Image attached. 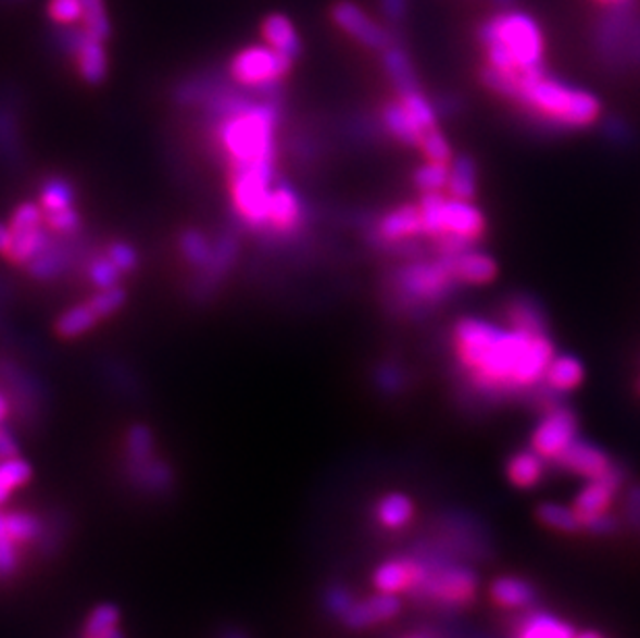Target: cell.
Segmentation results:
<instances>
[{"mask_svg":"<svg viewBox=\"0 0 640 638\" xmlns=\"http://www.w3.org/2000/svg\"><path fill=\"white\" fill-rule=\"evenodd\" d=\"M452 347L468 381L491 397H506L543 384L553 359L548 334L463 317L452 330Z\"/></svg>","mask_w":640,"mask_h":638,"instance_id":"1","label":"cell"},{"mask_svg":"<svg viewBox=\"0 0 640 638\" xmlns=\"http://www.w3.org/2000/svg\"><path fill=\"white\" fill-rule=\"evenodd\" d=\"M205 104L218 116L216 141L228 171L262 164L276 166L280 111L274 100H249L214 89Z\"/></svg>","mask_w":640,"mask_h":638,"instance_id":"2","label":"cell"},{"mask_svg":"<svg viewBox=\"0 0 640 638\" xmlns=\"http://www.w3.org/2000/svg\"><path fill=\"white\" fill-rule=\"evenodd\" d=\"M481 79L487 88L512 100L530 118L553 129H585L601 114V104L591 91L557 82L545 68L527 75H502L486 66Z\"/></svg>","mask_w":640,"mask_h":638,"instance_id":"3","label":"cell"},{"mask_svg":"<svg viewBox=\"0 0 640 638\" xmlns=\"http://www.w3.org/2000/svg\"><path fill=\"white\" fill-rule=\"evenodd\" d=\"M486 46L487 68L502 75H527L543 71L545 40L539 23L520 11H502L479 27Z\"/></svg>","mask_w":640,"mask_h":638,"instance_id":"4","label":"cell"},{"mask_svg":"<svg viewBox=\"0 0 640 638\" xmlns=\"http://www.w3.org/2000/svg\"><path fill=\"white\" fill-rule=\"evenodd\" d=\"M419 210L425 237L438 241L446 255L473 247L486 233V216L470 199L423 193Z\"/></svg>","mask_w":640,"mask_h":638,"instance_id":"5","label":"cell"},{"mask_svg":"<svg viewBox=\"0 0 640 638\" xmlns=\"http://www.w3.org/2000/svg\"><path fill=\"white\" fill-rule=\"evenodd\" d=\"M456 285L461 283L452 270L450 255L446 253L431 262H415L400 267L392 280L394 297L406 309L442 303Z\"/></svg>","mask_w":640,"mask_h":638,"instance_id":"6","label":"cell"},{"mask_svg":"<svg viewBox=\"0 0 640 638\" xmlns=\"http://www.w3.org/2000/svg\"><path fill=\"white\" fill-rule=\"evenodd\" d=\"M276 185V166H247L228 171L230 201L237 218L260 233L267 224V203Z\"/></svg>","mask_w":640,"mask_h":638,"instance_id":"7","label":"cell"},{"mask_svg":"<svg viewBox=\"0 0 640 638\" xmlns=\"http://www.w3.org/2000/svg\"><path fill=\"white\" fill-rule=\"evenodd\" d=\"M292 65V59L262 42L241 48L228 63V75L239 88L267 93L285 82Z\"/></svg>","mask_w":640,"mask_h":638,"instance_id":"8","label":"cell"},{"mask_svg":"<svg viewBox=\"0 0 640 638\" xmlns=\"http://www.w3.org/2000/svg\"><path fill=\"white\" fill-rule=\"evenodd\" d=\"M7 224L11 230V247L4 260L11 264L25 267L52 241V233L46 226L45 212L36 201H22L13 210Z\"/></svg>","mask_w":640,"mask_h":638,"instance_id":"9","label":"cell"},{"mask_svg":"<svg viewBox=\"0 0 640 638\" xmlns=\"http://www.w3.org/2000/svg\"><path fill=\"white\" fill-rule=\"evenodd\" d=\"M331 22L342 29L347 36H351L354 42L365 48H372L377 52H384L386 48L394 46V36L388 27L379 25L367 15L353 0H340L331 7Z\"/></svg>","mask_w":640,"mask_h":638,"instance_id":"10","label":"cell"},{"mask_svg":"<svg viewBox=\"0 0 640 638\" xmlns=\"http://www.w3.org/2000/svg\"><path fill=\"white\" fill-rule=\"evenodd\" d=\"M578 423L575 413L568 409H553L532 431L530 450L537 452L541 459L557 461L578 438Z\"/></svg>","mask_w":640,"mask_h":638,"instance_id":"11","label":"cell"},{"mask_svg":"<svg viewBox=\"0 0 640 638\" xmlns=\"http://www.w3.org/2000/svg\"><path fill=\"white\" fill-rule=\"evenodd\" d=\"M303 224L305 203L299 191L287 180H276L267 203L265 233H272L276 237H292L301 230Z\"/></svg>","mask_w":640,"mask_h":638,"instance_id":"12","label":"cell"},{"mask_svg":"<svg viewBox=\"0 0 640 638\" xmlns=\"http://www.w3.org/2000/svg\"><path fill=\"white\" fill-rule=\"evenodd\" d=\"M421 591L446 605H464L477 591V578L466 568H446L425 576Z\"/></svg>","mask_w":640,"mask_h":638,"instance_id":"13","label":"cell"},{"mask_svg":"<svg viewBox=\"0 0 640 638\" xmlns=\"http://www.w3.org/2000/svg\"><path fill=\"white\" fill-rule=\"evenodd\" d=\"M374 237L379 245H388V247H400L425 237L419 205L404 203L381 214L377 221Z\"/></svg>","mask_w":640,"mask_h":638,"instance_id":"14","label":"cell"},{"mask_svg":"<svg viewBox=\"0 0 640 638\" xmlns=\"http://www.w3.org/2000/svg\"><path fill=\"white\" fill-rule=\"evenodd\" d=\"M619 481H622V477H619L618 473L610 471L607 475H603L599 479H591L589 485L576 496L573 510H575V514L578 516L582 527L591 525L599 516L607 514V508L614 500V493L618 489Z\"/></svg>","mask_w":640,"mask_h":638,"instance_id":"15","label":"cell"},{"mask_svg":"<svg viewBox=\"0 0 640 638\" xmlns=\"http://www.w3.org/2000/svg\"><path fill=\"white\" fill-rule=\"evenodd\" d=\"M427 568L413 558H397L381 564L374 573V585L379 593L398 595L421 589Z\"/></svg>","mask_w":640,"mask_h":638,"instance_id":"16","label":"cell"},{"mask_svg":"<svg viewBox=\"0 0 640 638\" xmlns=\"http://www.w3.org/2000/svg\"><path fill=\"white\" fill-rule=\"evenodd\" d=\"M398 612H400V601H398L397 595L377 593L369 599L351 603L347 608V612L342 614V622L351 630H365V628H372L381 622L392 620Z\"/></svg>","mask_w":640,"mask_h":638,"instance_id":"17","label":"cell"},{"mask_svg":"<svg viewBox=\"0 0 640 638\" xmlns=\"http://www.w3.org/2000/svg\"><path fill=\"white\" fill-rule=\"evenodd\" d=\"M239 258V241L233 235H222L214 245V255L210 264L198 272V297H210L214 287L226 280L233 265Z\"/></svg>","mask_w":640,"mask_h":638,"instance_id":"18","label":"cell"},{"mask_svg":"<svg viewBox=\"0 0 640 638\" xmlns=\"http://www.w3.org/2000/svg\"><path fill=\"white\" fill-rule=\"evenodd\" d=\"M75 65L79 71V77L89 84V86H100L109 77L111 63H109V52H106V42L91 38L86 32H81V38L75 46L73 54Z\"/></svg>","mask_w":640,"mask_h":638,"instance_id":"19","label":"cell"},{"mask_svg":"<svg viewBox=\"0 0 640 638\" xmlns=\"http://www.w3.org/2000/svg\"><path fill=\"white\" fill-rule=\"evenodd\" d=\"M557 463L562 464L566 471L575 473L578 477L585 479H599L603 475H607L610 471H614L610 456L595 448L593 443L587 441L576 440L560 459Z\"/></svg>","mask_w":640,"mask_h":638,"instance_id":"20","label":"cell"},{"mask_svg":"<svg viewBox=\"0 0 640 638\" xmlns=\"http://www.w3.org/2000/svg\"><path fill=\"white\" fill-rule=\"evenodd\" d=\"M262 38L267 46H272L274 50L283 52L288 59H292L297 63V59L303 52V42L301 36L294 27L292 20L285 15V13H269L265 15L264 22L260 25Z\"/></svg>","mask_w":640,"mask_h":638,"instance_id":"21","label":"cell"},{"mask_svg":"<svg viewBox=\"0 0 640 638\" xmlns=\"http://www.w3.org/2000/svg\"><path fill=\"white\" fill-rule=\"evenodd\" d=\"M450 264L461 285H487L493 280L498 267L495 262L479 249L466 247L459 253L450 255Z\"/></svg>","mask_w":640,"mask_h":638,"instance_id":"22","label":"cell"},{"mask_svg":"<svg viewBox=\"0 0 640 638\" xmlns=\"http://www.w3.org/2000/svg\"><path fill=\"white\" fill-rule=\"evenodd\" d=\"M585 379V367L582 363L573 356V354H553L545 375H543V386H548L552 392L564 395L573 392Z\"/></svg>","mask_w":640,"mask_h":638,"instance_id":"23","label":"cell"},{"mask_svg":"<svg viewBox=\"0 0 640 638\" xmlns=\"http://www.w3.org/2000/svg\"><path fill=\"white\" fill-rule=\"evenodd\" d=\"M100 322H102V317L98 315V311L93 309L88 299L84 303H75V305L66 308L57 317L54 330L59 334V338L75 340V338H81V336L89 334Z\"/></svg>","mask_w":640,"mask_h":638,"instance_id":"24","label":"cell"},{"mask_svg":"<svg viewBox=\"0 0 640 638\" xmlns=\"http://www.w3.org/2000/svg\"><path fill=\"white\" fill-rule=\"evenodd\" d=\"M75 199H77L75 185L66 176H48L45 183L40 185L38 203H40L45 216H52V214H61V212H66V210H73L75 208Z\"/></svg>","mask_w":640,"mask_h":638,"instance_id":"25","label":"cell"},{"mask_svg":"<svg viewBox=\"0 0 640 638\" xmlns=\"http://www.w3.org/2000/svg\"><path fill=\"white\" fill-rule=\"evenodd\" d=\"M68 262H71V253L65 242L52 239L40 255H36L29 264L25 265V270L32 278L48 283V280H57L65 272Z\"/></svg>","mask_w":640,"mask_h":638,"instance_id":"26","label":"cell"},{"mask_svg":"<svg viewBox=\"0 0 640 638\" xmlns=\"http://www.w3.org/2000/svg\"><path fill=\"white\" fill-rule=\"evenodd\" d=\"M381 123L386 132L390 133L394 139L404 146L419 148L421 139L425 133L421 132L419 125L413 121V116L406 112V109L400 102H390L381 109Z\"/></svg>","mask_w":640,"mask_h":638,"instance_id":"27","label":"cell"},{"mask_svg":"<svg viewBox=\"0 0 640 638\" xmlns=\"http://www.w3.org/2000/svg\"><path fill=\"white\" fill-rule=\"evenodd\" d=\"M381 63H384V71H386L388 79L392 82L397 93L419 89V82H417L413 63H411L409 54L400 46L386 48L384 54H381Z\"/></svg>","mask_w":640,"mask_h":638,"instance_id":"28","label":"cell"},{"mask_svg":"<svg viewBox=\"0 0 640 638\" xmlns=\"http://www.w3.org/2000/svg\"><path fill=\"white\" fill-rule=\"evenodd\" d=\"M214 245L216 241L210 239V235H205L201 228H187L178 237L180 258L198 272L210 264L214 255Z\"/></svg>","mask_w":640,"mask_h":638,"instance_id":"29","label":"cell"},{"mask_svg":"<svg viewBox=\"0 0 640 638\" xmlns=\"http://www.w3.org/2000/svg\"><path fill=\"white\" fill-rule=\"evenodd\" d=\"M491 599L502 608L516 610V608L530 605L535 599V591L529 583L514 576H504L491 585Z\"/></svg>","mask_w":640,"mask_h":638,"instance_id":"30","label":"cell"},{"mask_svg":"<svg viewBox=\"0 0 640 638\" xmlns=\"http://www.w3.org/2000/svg\"><path fill=\"white\" fill-rule=\"evenodd\" d=\"M34 477V468L32 464L17 456L11 459H2L0 461V506H4L11 496L22 489L23 485L29 484Z\"/></svg>","mask_w":640,"mask_h":638,"instance_id":"31","label":"cell"},{"mask_svg":"<svg viewBox=\"0 0 640 638\" xmlns=\"http://www.w3.org/2000/svg\"><path fill=\"white\" fill-rule=\"evenodd\" d=\"M125 452L131 468L150 463L155 456V438L152 429L143 423H135L125 438Z\"/></svg>","mask_w":640,"mask_h":638,"instance_id":"32","label":"cell"},{"mask_svg":"<svg viewBox=\"0 0 640 638\" xmlns=\"http://www.w3.org/2000/svg\"><path fill=\"white\" fill-rule=\"evenodd\" d=\"M448 196L459 199H475L477 193V166L470 158H459L450 164Z\"/></svg>","mask_w":640,"mask_h":638,"instance_id":"33","label":"cell"},{"mask_svg":"<svg viewBox=\"0 0 640 638\" xmlns=\"http://www.w3.org/2000/svg\"><path fill=\"white\" fill-rule=\"evenodd\" d=\"M509 479L512 485L529 489L532 485L539 484L541 475H543V459L537 452H518L510 459L509 463Z\"/></svg>","mask_w":640,"mask_h":638,"instance_id":"34","label":"cell"},{"mask_svg":"<svg viewBox=\"0 0 640 638\" xmlns=\"http://www.w3.org/2000/svg\"><path fill=\"white\" fill-rule=\"evenodd\" d=\"M509 324L523 328V330L535 331V334H548V320L543 309L539 308L530 299H514L509 305Z\"/></svg>","mask_w":640,"mask_h":638,"instance_id":"35","label":"cell"},{"mask_svg":"<svg viewBox=\"0 0 640 638\" xmlns=\"http://www.w3.org/2000/svg\"><path fill=\"white\" fill-rule=\"evenodd\" d=\"M84 17H81V29L102 42H109L112 36L111 15L104 0H81Z\"/></svg>","mask_w":640,"mask_h":638,"instance_id":"36","label":"cell"},{"mask_svg":"<svg viewBox=\"0 0 640 638\" xmlns=\"http://www.w3.org/2000/svg\"><path fill=\"white\" fill-rule=\"evenodd\" d=\"M131 475L137 484L143 485L148 491H154V493H164L175 481L173 468L164 461H160L158 456H154L150 463L131 468Z\"/></svg>","mask_w":640,"mask_h":638,"instance_id":"37","label":"cell"},{"mask_svg":"<svg viewBox=\"0 0 640 638\" xmlns=\"http://www.w3.org/2000/svg\"><path fill=\"white\" fill-rule=\"evenodd\" d=\"M376 514L384 527H404L413 516V502L402 493H388L379 500Z\"/></svg>","mask_w":640,"mask_h":638,"instance_id":"38","label":"cell"},{"mask_svg":"<svg viewBox=\"0 0 640 638\" xmlns=\"http://www.w3.org/2000/svg\"><path fill=\"white\" fill-rule=\"evenodd\" d=\"M7 530L17 546L32 543L42 537V521L25 512H7Z\"/></svg>","mask_w":640,"mask_h":638,"instance_id":"39","label":"cell"},{"mask_svg":"<svg viewBox=\"0 0 640 638\" xmlns=\"http://www.w3.org/2000/svg\"><path fill=\"white\" fill-rule=\"evenodd\" d=\"M537 518L545 527L555 528V530H562V533H576L578 528H582L575 510L560 506V504H541V506L537 508Z\"/></svg>","mask_w":640,"mask_h":638,"instance_id":"40","label":"cell"},{"mask_svg":"<svg viewBox=\"0 0 640 638\" xmlns=\"http://www.w3.org/2000/svg\"><path fill=\"white\" fill-rule=\"evenodd\" d=\"M413 178H415V185L419 187L423 193H440L448 187L450 164L448 162H429L427 160V164H423Z\"/></svg>","mask_w":640,"mask_h":638,"instance_id":"41","label":"cell"},{"mask_svg":"<svg viewBox=\"0 0 640 638\" xmlns=\"http://www.w3.org/2000/svg\"><path fill=\"white\" fill-rule=\"evenodd\" d=\"M118 622H121V612H118L116 605H111V603L98 605V608L89 614L88 622H86V628H84V637H104V635H109V633L118 628Z\"/></svg>","mask_w":640,"mask_h":638,"instance_id":"42","label":"cell"},{"mask_svg":"<svg viewBox=\"0 0 640 638\" xmlns=\"http://www.w3.org/2000/svg\"><path fill=\"white\" fill-rule=\"evenodd\" d=\"M520 638H575L568 624L552 616H535L523 628Z\"/></svg>","mask_w":640,"mask_h":638,"instance_id":"43","label":"cell"},{"mask_svg":"<svg viewBox=\"0 0 640 638\" xmlns=\"http://www.w3.org/2000/svg\"><path fill=\"white\" fill-rule=\"evenodd\" d=\"M127 288L116 285L111 288H98L91 297L89 303L98 311V315L102 320H109L112 315H116L121 309L127 305Z\"/></svg>","mask_w":640,"mask_h":638,"instance_id":"44","label":"cell"},{"mask_svg":"<svg viewBox=\"0 0 640 638\" xmlns=\"http://www.w3.org/2000/svg\"><path fill=\"white\" fill-rule=\"evenodd\" d=\"M86 276H88L89 285L96 288H111L121 285V280L125 278L116 265L112 264L111 260L106 255H100V258H93L88 264L86 270Z\"/></svg>","mask_w":640,"mask_h":638,"instance_id":"45","label":"cell"},{"mask_svg":"<svg viewBox=\"0 0 640 638\" xmlns=\"http://www.w3.org/2000/svg\"><path fill=\"white\" fill-rule=\"evenodd\" d=\"M46 13H48L50 22L54 23L57 27L79 25L81 17H84L81 0H48Z\"/></svg>","mask_w":640,"mask_h":638,"instance_id":"46","label":"cell"},{"mask_svg":"<svg viewBox=\"0 0 640 638\" xmlns=\"http://www.w3.org/2000/svg\"><path fill=\"white\" fill-rule=\"evenodd\" d=\"M104 255L111 260L112 264L116 265V270L123 276H129L137 267H139V251L133 247L131 242L114 241L106 247Z\"/></svg>","mask_w":640,"mask_h":638,"instance_id":"47","label":"cell"},{"mask_svg":"<svg viewBox=\"0 0 640 638\" xmlns=\"http://www.w3.org/2000/svg\"><path fill=\"white\" fill-rule=\"evenodd\" d=\"M419 150L429 162H450L452 158V148L440 129L427 133L421 139Z\"/></svg>","mask_w":640,"mask_h":638,"instance_id":"48","label":"cell"},{"mask_svg":"<svg viewBox=\"0 0 640 638\" xmlns=\"http://www.w3.org/2000/svg\"><path fill=\"white\" fill-rule=\"evenodd\" d=\"M15 118L17 116H13V112L9 109H0V152L4 154H13L15 141L20 139Z\"/></svg>","mask_w":640,"mask_h":638,"instance_id":"49","label":"cell"},{"mask_svg":"<svg viewBox=\"0 0 640 638\" xmlns=\"http://www.w3.org/2000/svg\"><path fill=\"white\" fill-rule=\"evenodd\" d=\"M381 13L390 23L404 22L409 13V0H379Z\"/></svg>","mask_w":640,"mask_h":638,"instance_id":"50","label":"cell"},{"mask_svg":"<svg viewBox=\"0 0 640 638\" xmlns=\"http://www.w3.org/2000/svg\"><path fill=\"white\" fill-rule=\"evenodd\" d=\"M17 454H20V443L15 440V436L9 431V427L4 423H0V461L17 456Z\"/></svg>","mask_w":640,"mask_h":638,"instance_id":"51","label":"cell"},{"mask_svg":"<svg viewBox=\"0 0 640 638\" xmlns=\"http://www.w3.org/2000/svg\"><path fill=\"white\" fill-rule=\"evenodd\" d=\"M351 603H353L351 597H349L347 591H342V589H334L328 595V608H330L334 614H338V616H342Z\"/></svg>","mask_w":640,"mask_h":638,"instance_id":"52","label":"cell"},{"mask_svg":"<svg viewBox=\"0 0 640 638\" xmlns=\"http://www.w3.org/2000/svg\"><path fill=\"white\" fill-rule=\"evenodd\" d=\"M614 527H616L614 521H612L607 514H603V516H599L597 521H593L591 525H587L585 528H589V530H593V533H599V535H605V533H612V528Z\"/></svg>","mask_w":640,"mask_h":638,"instance_id":"53","label":"cell"},{"mask_svg":"<svg viewBox=\"0 0 640 638\" xmlns=\"http://www.w3.org/2000/svg\"><path fill=\"white\" fill-rule=\"evenodd\" d=\"M9 247H11V230L7 222L0 221V258H7Z\"/></svg>","mask_w":640,"mask_h":638,"instance_id":"54","label":"cell"},{"mask_svg":"<svg viewBox=\"0 0 640 638\" xmlns=\"http://www.w3.org/2000/svg\"><path fill=\"white\" fill-rule=\"evenodd\" d=\"M11 400L0 390V423H7V418L11 417Z\"/></svg>","mask_w":640,"mask_h":638,"instance_id":"55","label":"cell"},{"mask_svg":"<svg viewBox=\"0 0 640 638\" xmlns=\"http://www.w3.org/2000/svg\"><path fill=\"white\" fill-rule=\"evenodd\" d=\"M100 638H125V637H123V633H121V630H118V628H116V630H112V633H109V635H104V637H100Z\"/></svg>","mask_w":640,"mask_h":638,"instance_id":"56","label":"cell"},{"mask_svg":"<svg viewBox=\"0 0 640 638\" xmlns=\"http://www.w3.org/2000/svg\"><path fill=\"white\" fill-rule=\"evenodd\" d=\"M575 638H601L597 633L593 630H589V633H582V635H575Z\"/></svg>","mask_w":640,"mask_h":638,"instance_id":"57","label":"cell"},{"mask_svg":"<svg viewBox=\"0 0 640 638\" xmlns=\"http://www.w3.org/2000/svg\"><path fill=\"white\" fill-rule=\"evenodd\" d=\"M599 2H603V4L612 7V4H619V2H626V0H599Z\"/></svg>","mask_w":640,"mask_h":638,"instance_id":"58","label":"cell"},{"mask_svg":"<svg viewBox=\"0 0 640 638\" xmlns=\"http://www.w3.org/2000/svg\"><path fill=\"white\" fill-rule=\"evenodd\" d=\"M493 2H498L500 7H510L514 0H493Z\"/></svg>","mask_w":640,"mask_h":638,"instance_id":"59","label":"cell"},{"mask_svg":"<svg viewBox=\"0 0 640 638\" xmlns=\"http://www.w3.org/2000/svg\"><path fill=\"white\" fill-rule=\"evenodd\" d=\"M224 638H247L243 635H239V633H230V635H226Z\"/></svg>","mask_w":640,"mask_h":638,"instance_id":"60","label":"cell"},{"mask_svg":"<svg viewBox=\"0 0 640 638\" xmlns=\"http://www.w3.org/2000/svg\"><path fill=\"white\" fill-rule=\"evenodd\" d=\"M4 2H13V0H4ZM17 2V0H15Z\"/></svg>","mask_w":640,"mask_h":638,"instance_id":"61","label":"cell"},{"mask_svg":"<svg viewBox=\"0 0 640 638\" xmlns=\"http://www.w3.org/2000/svg\"><path fill=\"white\" fill-rule=\"evenodd\" d=\"M409 638H425V637H409Z\"/></svg>","mask_w":640,"mask_h":638,"instance_id":"62","label":"cell"}]
</instances>
